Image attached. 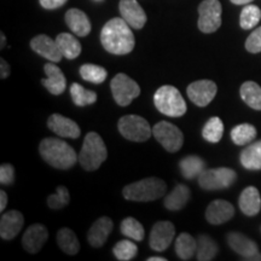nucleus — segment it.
Wrapping results in <instances>:
<instances>
[{
  "label": "nucleus",
  "mask_w": 261,
  "mask_h": 261,
  "mask_svg": "<svg viewBox=\"0 0 261 261\" xmlns=\"http://www.w3.org/2000/svg\"><path fill=\"white\" fill-rule=\"evenodd\" d=\"M130 25L122 17L108 21L100 32L103 47L113 55H127L135 48V35Z\"/></svg>",
  "instance_id": "nucleus-1"
},
{
  "label": "nucleus",
  "mask_w": 261,
  "mask_h": 261,
  "mask_svg": "<svg viewBox=\"0 0 261 261\" xmlns=\"http://www.w3.org/2000/svg\"><path fill=\"white\" fill-rule=\"evenodd\" d=\"M39 152L45 162L57 169H69L79 161L75 150L58 138H45L40 143Z\"/></svg>",
  "instance_id": "nucleus-2"
},
{
  "label": "nucleus",
  "mask_w": 261,
  "mask_h": 261,
  "mask_svg": "<svg viewBox=\"0 0 261 261\" xmlns=\"http://www.w3.org/2000/svg\"><path fill=\"white\" fill-rule=\"evenodd\" d=\"M167 184L160 178H145L123 188L122 195L126 200L135 202H150L161 198L166 194Z\"/></svg>",
  "instance_id": "nucleus-3"
},
{
  "label": "nucleus",
  "mask_w": 261,
  "mask_h": 261,
  "mask_svg": "<svg viewBox=\"0 0 261 261\" xmlns=\"http://www.w3.org/2000/svg\"><path fill=\"white\" fill-rule=\"evenodd\" d=\"M108 158L107 146L102 137L96 132L87 133L84 139L83 148L79 154V162L81 167L86 171H97Z\"/></svg>",
  "instance_id": "nucleus-4"
},
{
  "label": "nucleus",
  "mask_w": 261,
  "mask_h": 261,
  "mask_svg": "<svg viewBox=\"0 0 261 261\" xmlns=\"http://www.w3.org/2000/svg\"><path fill=\"white\" fill-rule=\"evenodd\" d=\"M156 109L169 117H180L187 113L188 107L178 89L171 85L160 87L154 94Z\"/></svg>",
  "instance_id": "nucleus-5"
},
{
  "label": "nucleus",
  "mask_w": 261,
  "mask_h": 261,
  "mask_svg": "<svg viewBox=\"0 0 261 261\" xmlns=\"http://www.w3.org/2000/svg\"><path fill=\"white\" fill-rule=\"evenodd\" d=\"M117 127L123 138L132 142H146L152 135L149 122L144 117L138 115H126L121 117Z\"/></svg>",
  "instance_id": "nucleus-6"
},
{
  "label": "nucleus",
  "mask_w": 261,
  "mask_h": 261,
  "mask_svg": "<svg viewBox=\"0 0 261 261\" xmlns=\"http://www.w3.org/2000/svg\"><path fill=\"white\" fill-rule=\"evenodd\" d=\"M236 179V172L231 168L204 169L198 177V185L203 190H224L230 188Z\"/></svg>",
  "instance_id": "nucleus-7"
},
{
  "label": "nucleus",
  "mask_w": 261,
  "mask_h": 261,
  "mask_svg": "<svg viewBox=\"0 0 261 261\" xmlns=\"http://www.w3.org/2000/svg\"><path fill=\"white\" fill-rule=\"evenodd\" d=\"M110 89L115 102L120 107H127L140 94V87L128 75L120 73L110 83Z\"/></svg>",
  "instance_id": "nucleus-8"
},
{
  "label": "nucleus",
  "mask_w": 261,
  "mask_h": 261,
  "mask_svg": "<svg viewBox=\"0 0 261 261\" xmlns=\"http://www.w3.org/2000/svg\"><path fill=\"white\" fill-rule=\"evenodd\" d=\"M221 11L219 0H203L198 6V29L205 34L217 32L221 25Z\"/></svg>",
  "instance_id": "nucleus-9"
},
{
  "label": "nucleus",
  "mask_w": 261,
  "mask_h": 261,
  "mask_svg": "<svg viewBox=\"0 0 261 261\" xmlns=\"http://www.w3.org/2000/svg\"><path fill=\"white\" fill-rule=\"evenodd\" d=\"M152 135L168 152H177L184 143V136L177 126L168 121H160L152 127Z\"/></svg>",
  "instance_id": "nucleus-10"
},
{
  "label": "nucleus",
  "mask_w": 261,
  "mask_h": 261,
  "mask_svg": "<svg viewBox=\"0 0 261 261\" xmlns=\"http://www.w3.org/2000/svg\"><path fill=\"white\" fill-rule=\"evenodd\" d=\"M227 244L231 249L238 255H241L244 260L261 261V253L259 252L257 244L247 237L246 234L240 232H230L226 236Z\"/></svg>",
  "instance_id": "nucleus-11"
},
{
  "label": "nucleus",
  "mask_w": 261,
  "mask_h": 261,
  "mask_svg": "<svg viewBox=\"0 0 261 261\" xmlns=\"http://www.w3.org/2000/svg\"><path fill=\"white\" fill-rule=\"evenodd\" d=\"M175 236V227L171 221H159L151 228L149 246L155 252H165Z\"/></svg>",
  "instance_id": "nucleus-12"
},
{
  "label": "nucleus",
  "mask_w": 261,
  "mask_h": 261,
  "mask_svg": "<svg viewBox=\"0 0 261 261\" xmlns=\"http://www.w3.org/2000/svg\"><path fill=\"white\" fill-rule=\"evenodd\" d=\"M188 96L198 107H207L214 99L218 87L212 80H198L188 86Z\"/></svg>",
  "instance_id": "nucleus-13"
},
{
  "label": "nucleus",
  "mask_w": 261,
  "mask_h": 261,
  "mask_svg": "<svg viewBox=\"0 0 261 261\" xmlns=\"http://www.w3.org/2000/svg\"><path fill=\"white\" fill-rule=\"evenodd\" d=\"M31 47L39 56L46 58V60L54 62V63L60 62L63 57L60 47H58L57 41L52 40L50 37L45 34H40L38 37L33 38L31 41Z\"/></svg>",
  "instance_id": "nucleus-14"
},
{
  "label": "nucleus",
  "mask_w": 261,
  "mask_h": 261,
  "mask_svg": "<svg viewBox=\"0 0 261 261\" xmlns=\"http://www.w3.org/2000/svg\"><path fill=\"white\" fill-rule=\"evenodd\" d=\"M121 17L135 29H142L146 23V15L137 0H120Z\"/></svg>",
  "instance_id": "nucleus-15"
},
{
  "label": "nucleus",
  "mask_w": 261,
  "mask_h": 261,
  "mask_svg": "<svg viewBox=\"0 0 261 261\" xmlns=\"http://www.w3.org/2000/svg\"><path fill=\"white\" fill-rule=\"evenodd\" d=\"M47 127L62 138L76 139L79 138L81 133L80 127L76 122L60 114H54L48 117Z\"/></svg>",
  "instance_id": "nucleus-16"
},
{
  "label": "nucleus",
  "mask_w": 261,
  "mask_h": 261,
  "mask_svg": "<svg viewBox=\"0 0 261 261\" xmlns=\"http://www.w3.org/2000/svg\"><path fill=\"white\" fill-rule=\"evenodd\" d=\"M48 238L47 228L41 224L29 226L22 237V246L28 253L35 254L41 249Z\"/></svg>",
  "instance_id": "nucleus-17"
},
{
  "label": "nucleus",
  "mask_w": 261,
  "mask_h": 261,
  "mask_svg": "<svg viewBox=\"0 0 261 261\" xmlns=\"http://www.w3.org/2000/svg\"><path fill=\"white\" fill-rule=\"evenodd\" d=\"M24 217L18 211H9L2 215L0 219V237L5 241L15 238L22 230Z\"/></svg>",
  "instance_id": "nucleus-18"
},
{
  "label": "nucleus",
  "mask_w": 261,
  "mask_h": 261,
  "mask_svg": "<svg viewBox=\"0 0 261 261\" xmlns=\"http://www.w3.org/2000/svg\"><path fill=\"white\" fill-rule=\"evenodd\" d=\"M234 215V207L225 200L213 201L205 211V219L212 225H221L231 220Z\"/></svg>",
  "instance_id": "nucleus-19"
},
{
  "label": "nucleus",
  "mask_w": 261,
  "mask_h": 261,
  "mask_svg": "<svg viewBox=\"0 0 261 261\" xmlns=\"http://www.w3.org/2000/svg\"><path fill=\"white\" fill-rule=\"evenodd\" d=\"M45 74H46V79H42L41 83L45 86L48 92L55 96L62 94L67 87V80L60 68L54 63H47L44 67Z\"/></svg>",
  "instance_id": "nucleus-20"
},
{
  "label": "nucleus",
  "mask_w": 261,
  "mask_h": 261,
  "mask_svg": "<svg viewBox=\"0 0 261 261\" xmlns=\"http://www.w3.org/2000/svg\"><path fill=\"white\" fill-rule=\"evenodd\" d=\"M114 224L110 218L102 217L97 219L90 227L87 240L89 243L94 248H99L106 244L108 237L112 233Z\"/></svg>",
  "instance_id": "nucleus-21"
},
{
  "label": "nucleus",
  "mask_w": 261,
  "mask_h": 261,
  "mask_svg": "<svg viewBox=\"0 0 261 261\" xmlns=\"http://www.w3.org/2000/svg\"><path fill=\"white\" fill-rule=\"evenodd\" d=\"M65 23L77 37H87L91 32L89 17L79 9H70L65 12Z\"/></svg>",
  "instance_id": "nucleus-22"
},
{
  "label": "nucleus",
  "mask_w": 261,
  "mask_h": 261,
  "mask_svg": "<svg viewBox=\"0 0 261 261\" xmlns=\"http://www.w3.org/2000/svg\"><path fill=\"white\" fill-rule=\"evenodd\" d=\"M238 203L243 214H246L247 217H254L259 213L261 208L260 192L254 187L246 188L240 196Z\"/></svg>",
  "instance_id": "nucleus-23"
},
{
  "label": "nucleus",
  "mask_w": 261,
  "mask_h": 261,
  "mask_svg": "<svg viewBox=\"0 0 261 261\" xmlns=\"http://www.w3.org/2000/svg\"><path fill=\"white\" fill-rule=\"evenodd\" d=\"M189 200H190V189L187 185L179 184L165 198V207L172 212L180 211L187 205Z\"/></svg>",
  "instance_id": "nucleus-24"
},
{
  "label": "nucleus",
  "mask_w": 261,
  "mask_h": 261,
  "mask_svg": "<svg viewBox=\"0 0 261 261\" xmlns=\"http://www.w3.org/2000/svg\"><path fill=\"white\" fill-rule=\"evenodd\" d=\"M56 41L62 55L67 60H75L76 57H79V55L81 54V44L76 38L73 37V34L61 33V34L57 35Z\"/></svg>",
  "instance_id": "nucleus-25"
},
{
  "label": "nucleus",
  "mask_w": 261,
  "mask_h": 261,
  "mask_svg": "<svg viewBox=\"0 0 261 261\" xmlns=\"http://www.w3.org/2000/svg\"><path fill=\"white\" fill-rule=\"evenodd\" d=\"M240 161L244 168L250 169V171L261 169V140L248 145L241 152Z\"/></svg>",
  "instance_id": "nucleus-26"
},
{
  "label": "nucleus",
  "mask_w": 261,
  "mask_h": 261,
  "mask_svg": "<svg viewBox=\"0 0 261 261\" xmlns=\"http://www.w3.org/2000/svg\"><path fill=\"white\" fill-rule=\"evenodd\" d=\"M197 252V241L191 234L180 233L175 240V254L179 259L187 261L192 259Z\"/></svg>",
  "instance_id": "nucleus-27"
},
{
  "label": "nucleus",
  "mask_w": 261,
  "mask_h": 261,
  "mask_svg": "<svg viewBox=\"0 0 261 261\" xmlns=\"http://www.w3.org/2000/svg\"><path fill=\"white\" fill-rule=\"evenodd\" d=\"M179 169L181 175L187 179H195L201 175V173L205 169V163L203 160L196 155L187 156L179 162Z\"/></svg>",
  "instance_id": "nucleus-28"
},
{
  "label": "nucleus",
  "mask_w": 261,
  "mask_h": 261,
  "mask_svg": "<svg viewBox=\"0 0 261 261\" xmlns=\"http://www.w3.org/2000/svg\"><path fill=\"white\" fill-rule=\"evenodd\" d=\"M243 102L254 110H261V87L254 81H246L240 90Z\"/></svg>",
  "instance_id": "nucleus-29"
},
{
  "label": "nucleus",
  "mask_w": 261,
  "mask_h": 261,
  "mask_svg": "<svg viewBox=\"0 0 261 261\" xmlns=\"http://www.w3.org/2000/svg\"><path fill=\"white\" fill-rule=\"evenodd\" d=\"M219 247L213 238L207 234H201L197 240V252L196 259L198 261H211L217 256Z\"/></svg>",
  "instance_id": "nucleus-30"
},
{
  "label": "nucleus",
  "mask_w": 261,
  "mask_h": 261,
  "mask_svg": "<svg viewBox=\"0 0 261 261\" xmlns=\"http://www.w3.org/2000/svg\"><path fill=\"white\" fill-rule=\"evenodd\" d=\"M57 243L58 247L65 254H69V255H74V254H76L80 250V243L76 234H75L73 230L68 227H63L58 231Z\"/></svg>",
  "instance_id": "nucleus-31"
},
{
  "label": "nucleus",
  "mask_w": 261,
  "mask_h": 261,
  "mask_svg": "<svg viewBox=\"0 0 261 261\" xmlns=\"http://www.w3.org/2000/svg\"><path fill=\"white\" fill-rule=\"evenodd\" d=\"M70 96L75 106L86 107L97 102V93L94 91L85 89L83 85L74 83L70 86Z\"/></svg>",
  "instance_id": "nucleus-32"
},
{
  "label": "nucleus",
  "mask_w": 261,
  "mask_h": 261,
  "mask_svg": "<svg viewBox=\"0 0 261 261\" xmlns=\"http://www.w3.org/2000/svg\"><path fill=\"white\" fill-rule=\"evenodd\" d=\"M256 137V128L250 123H241L231 130V139L237 145H247Z\"/></svg>",
  "instance_id": "nucleus-33"
},
{
  "label": "nucleus",
  "mask_w": 261,
  "mask_h": 261,
  "mask_svg": "<svg viewBox=\"0 0 261 261\" xmlns=\"http://www.w3.org/2000/svg\"><path fill=\"white\" fill-rule=\"evenodd\" d=\"M224 123L219 117H211L202 129V137L210 143H219L223 138Z\"/></svg>",
  "instance_id": "nucleus-34"
},
{
  "label": "nucleus",
  "mask_w": 261,
  "mask_h": 261,
  "mask_svg": "<svg viewBox=\"0 0 261 261\" xmlns=\"http://www.w3.org/2000/svg\"><path fill=\"white\" fill-rule=\"evenodd\" d=\"M120 230H121V233L123 236L128 237L133 241H138V242H140V241L144 240V227H143V225L140 224L138 220L132 217L125 218V219L122 220L121 225H120Z\"/></svg>",
  "instance_id": "nucleus-35"
},
{
  "label": "nucleus",
  "mask_w": 261,
  "mask_h": 261,
  "mask_svg": "<svg viewBox=\"0 0 261 261\" xmlns=\"http://www.w3.org/2000/svg\"><path fill=\"white\" fill-rule=\"evenodd\" d=\"M80 75L84 80L92 84H102L106 81L108 71L103 67L96 64H84L80 67Z\"/></svg>",
  "instance_id": "nucleus-36"
},
{
  "label": "nucleus",
  "mask_w": 261,
  "mask_h": 261,
  "mask_svg": "<svg viewBox=\"0 0 261 261\" xmlns=\"http://www.w3.org/2000/svg\"><path fill=\"white\" fill-rule=\"evenodd\" d=\"M261 19V10L256 5H246L241 12L240 24L242 29H252Z\"/></svg>",
  "instance_id": "nucleus-37"
},
{
  "label": "nucleus",
  "mask_w": 261,
  "mask_h": 261,
  "mask_svg": "<svg viewBox=\"0 0 261 261\" xmlns=\"http://www.w3.org/2000/svg\"><path fill=\"white\" fill-rule=\"evenodd\" d=\"M114 255L120 261H129L135 259L138 253V247L129 240H122L115 244L113 249Z\"/></svg>",
  "instance_id": "nucleus-38"
},
{
  "label": "nucleus",
  "mask_w": 261,
  "mask_h": 261,
  "mask_svg": "<svg viewBox=\"0 0 261 261\" xmlns=\"http://www.w3.org/2000/svg\"><path fill=\"white\" fill-rule=\"evenodd\" d=\"M70 195L65 187H58L56 194L50 195L47 198V204L51 210H61L69 203Z\"/></svg>",
  "instance_id": "nucleus-39"
},
{
  "label": "nucleus",
  "mask_w": 261,
  "mask_h": 261,
  "mask_svg": "<svg viewBox=\"0 0 261 261\" xmlns=\"http://www.w3.org/2000/svg\"><path fill=\"white\" fill-rule=\"evenodd\" d=\"M246 48L250 54L261 52V27L256 28L246 40Z\"/></svg>",
  "instance_id": "nucleus-40"
},
{
  "label": "nucleus",
  "mask_w": 261,
  "mask_h": 261,
  "mask_svg": "<svg viewBox=\"0 0 261 261\" xmlns=\"http://www.w3.org/2000/svg\"><path fill=\"white\" fill-rule=\"evenodd\" d=\"M15 180V168L9 163H4L0 167V182L2 185H11Z\"/></svg>",
  "instance_id": "nucleus-41"
},
{
  "label": "nucleus",
  "mask_w": 261,
  "mask_h": 261,
  "mask_svg": "<svg viewBox=\"0 0 261 261\" xmlns=\"http://www.w3.org/2000/svg\"><path fill=\"white\" fill-rule=\"evenodd\" d=\"M40 5L46 10H55L63 6L68 0H39Z\"/></svg>",
  "instance_id": "nucleus-42"
},
{
  "label": "nucleus",
  "mask_w": 261,
  "mask_h": 261,
  "mask_svg": "<svg viewBox=\"0 0 261 261\" xmlns=\"http://www.w3.org/2000/svg\"><path fill=\"white\" fill-rule=\"evenodd\" d=\"M10 73H11V70H10L9 63L2 58V60H0V77L4 80L9 76Z\"/></svg>",
  "instance_id": "nucleus-43"
},
{
  "label": "nucleus",
  "mask_w": 261,
  "mask_h": 261,
  "mask_svg": "<svg viewBox=\"0 0 261 261\" xmlns=\"http://www.w3.org/2000/svg\"><path fill=\"white\" fill-rule=\"evenodd\" d=\"M6 204H8V195L4 190L0 191V212H4Z\"/></svg>",
  "instance_id": "nucleus-44"
},
{
  "label": "nucleus",
  "mask_w": 261,
  "mask_h": 261,
  "mask_svg": "<svg viewBox=\"0 0 261 261\" xmlns=\"http://www.w3.org/2000/svg\"><path fill=\"white\" fill-rule=\"evenodd\" d=\"M230 2L234 5H247L248 3L253 2V0H230Z\"/></svg>",
  "instance_id": "nucleus-45"
},
{
  "label": "nucleus",
  "mask_w": 261,
  "mask_h": 261,
  "mask_svg": "<svg viewBox=\"0 0 261 261\" xmlns=\"http://www.w3.org/2000/svg\"><path fill=\"white\" fill-rule=\"evenodd\" d=\"M148 261H167V259H165V257H161V256H151L149 257Z\"/></svg>",
  "instance_id": "nucleus-46"
},
{
  "label": "nucleus",
  "mask_w": 261,
  "mask_h": 261,
  "mask_svg": "<svg viewBox=\"0 0 261 261\" xmlns=\"http://www.w3.org/2000/svg\"><path fill=\"white\" fill-rule=\"evenodd\" d=\"M0 38H2V44H0V48H4L5 44H6V38H5V35L3 34V33H2V35H0Z\"/></svg>",
  "instance_id": "nucleus-47"
},
{
  "label": "nucleus",
  "mask_w": 261,
  "mask_h": 261,
  "mask_svg": "<svg viewBox=\"0 0 261 261\" xmlns=\"http://www.w3.org/2000/svg\"><path fill=\"white\" fill-rule=\"evenodd\" d=\"M94 2H102V0H94Z\"/></svg>",
  "instance_id": "nucleus-48"
}]
</instances>
